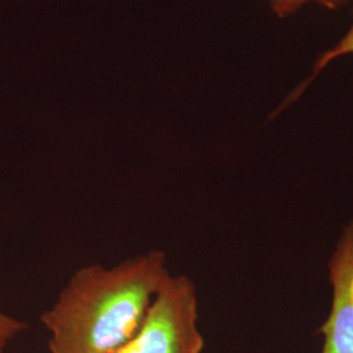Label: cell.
Returning a JSON list of instances; mask_svg holds the SVG:
<instances>
[{
    "label": "cell",
    "instance_id": "cell-1",
    "mask_svg": "<svg viewBox=\"0 0 353 353\" xmlns=\"http://www.w3.org/2000/svg\"><path fill=\"white\" fill-rule=\"evenodd\" d=\"M170 274L163 252L105 268L87 265L41 316L50 353H115L138 332L156 292Z\"/></svg>",
    "mask_w": 353,
    "mask_h": 353
},
{
    "label": "cell",
    "instance_id": "cell-2",
    "mask_svg": "<svg viewBox=\"0 0 353 353\" xmlns=\"http://www.w3.org/2000/svg\"><path fill=\"white\" fill-rule=\"evenodd\" d=\"M195 285L169 275L156 292L135 336L115 353H202Z\"/></svg>",
    "mask_w": 353,
    "mask_h": 353
},
{
    "label": "cell",
    "instance_id": "cell-3",
    "mask_svg": "<svg viewBox=\"0 0 353 353\" xmlns=\"http://www.w3.org/2000/svg\"><path fill=\"white\" fill-rule=\"evenodd\" d=\"M328 267L332 303L327 321L318 330L325 338L322 353H353V220Z\"/></svg>",
    "mask_w": 353,
    "mask_h": 353
},
{
    "label": "cell",
    "instance_id": "cell-4",
    "mask_svg": "<svg viewBox=\"0 0 353 353\" xmlns=\"http://www.w3.org/2000/svg\"><path fill=\"white\" fill-rule=\"evenodd\" d=\"M272 12L276 13L279 19H285L300 10L309 1H316L319 6H323L327 10H341L352 0H268Z\"/></svg>",
    "mask_w": 353,
    "mask_h": 353
},
{
    "label": "cell",
    "instance_id": "cell-5",
    "mask_svg": "<svg viewBox=\"0 0 353 353\" xmlns=\"http://www.w3.org/2000/svg\"><path fill=\"white\" fill-rule=\"evenodd\" d=\"M347 54H353V23L352 26L345 33V36L341 38V41L332 49H330L319 57V59L316 61V65L313 68L312 77L307 80V83H305V85H307L330 62H332L334 59H336L339 57L347 55Z\"/></svg>",
    "mask_w": 353,
    "mask_h": 353
},
{
    "label": "cell",
    "instance_id": "cell-6",
    "mask_svg": "<svg viewBox=\"0 0 353 353\" xmlns=\"http://www.w3.org/2000/svg\"><path fill=\"white\" fill-rule=\"evenodd\" d=\"M26 327V323L0 312V353L3 352L8 343Z\"/></svg>",
    "mask_w": 353,
    "mask_h": 353
}]
</instances>
